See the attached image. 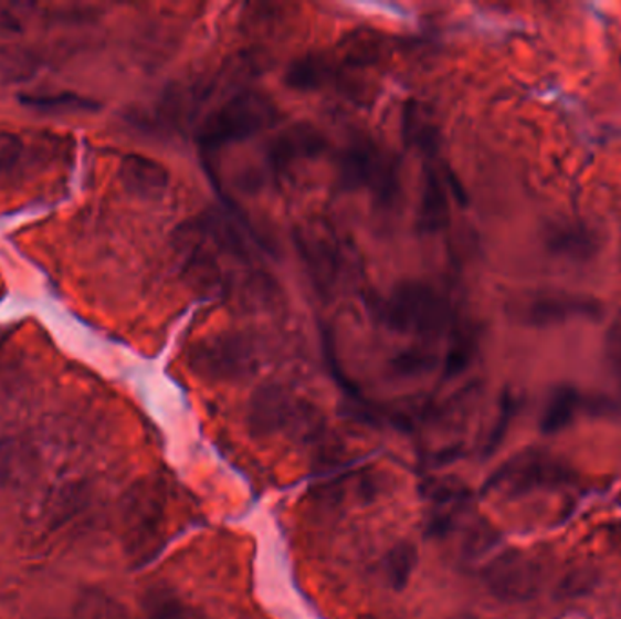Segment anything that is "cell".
Masks as SVG:
<instances>
[{"instance_id":"cell-9","label":"cell","mask_w":621,"mask_h":619,"mask_svg":"<svg viewBox=\"0 0 621 619\" xmlns=\"http://www.w3.org/2000/svg\"><path fill=\"white\" fill-rule=\"evenodd\" d=\"M166 502L162 489L151 483L138 487L129 502V548L138 564H146L162 548Z\"/></svg>"},{"instance_id":"cell-19","label":"cell","mask_w":621,"mask_h":619,"mask_svg":"<svg viewBox=\"0 0 621 619\" xmlns=\"http://www.w3.org/2000/svg\"><path fill=\"white\" fill-rule=\"evenodd\" d=\"M21 104L31 112L44 113V115H78V113L97 112L101 107L97 101L70 92L22 95Z\"/></svg>"},{"instance_id":"cell-12","label":"cell","mask_w":621,"mask_h":619,"mask_svg":"<svg viewBox=\"0 0 621 619\" xmlns=\"http://www.w3.org/2000/svg\"><path fill=\"white\" fill-rule=\"evenodd\" d=\"M422 493L431 503L428 520L429 534L439 538L448 536L456 525L460 514L469 507L471 491L459 480L442 478L423 483Z\"/></svg>"},{"instance_id":"cell-1","label":"cell","mask_w":621,"mask_h":619,"mask_svg":"<svg viewBox=\"0 0 621 619\" xmlns=\"http://www.w3.org/2000/svg\"><path fill=\"white\" fill-rule=\"evenodd\" d=\"M372 318L398 335L439 338L454 335L460 325L453 304L433 285L406 280L394 285L388 296L369 302Z\"/></svg>"},{"instance_id":"cell-18","label":"cell","mask_w":621,"mask_h":619,"mask_svg":"<svg viewBox=\"0 0 621 619\" xmlns=\"http://www.w3.org/2000/svg\"><path fill=\"white\" fill-rule=\"evenodd\" d=\"M580 407V392L575 387L558 386L552 389L540 418V431L547 437L566 431L575 420L576 411Z\"/></svg>"},{"instance_id":"cell-4","label":"cell","mask_w":621,"mask_h":619,"mask_svg":"<svg viewBox=\"0 0 621 619\" xmlns=\"http://www.w3.org/2000/svg\"><path fill=\"white\" fill-rule=\"evenodd\" d=\"M250 429L256 437H285L316 440L326 434V418L307 398L284 386H262L256 389L248 411Z\"/></svg>"},{"instance_id":"cell-29","label":"cell","mask_w":621,"mask_h":619,"mask_svg":"<svg viewBox=\"0 0 621 619\" xmlns=\"http://www.w3.org/2000/svg\"><path fill=\"white\" fill-rule=\"evenodd\" d=\"M453 619H482V618H478V616H474V615H459V616H454Z\"/></svg>"},{"instance_id":"cell-23","label":"cell","mask_w":621,"mask_h":619,"mask_svg":"<svg viewBox=\"0 0 621 619\" xmlns=\"http://www.w3.org/2000/svg\"><path fill=\"white\" fill-rule=\"evenodd\" d=\"M418 564V553L414 545L403 542L389 550L386 558V574H388L389 584L392 589L403 590L408 587L411 574Z\"/></svg>"},{"instance_id":"cell-6","label":"cell","mask_w":621,"mask_h":619,"mask_svg":"<svg viewBox=\"0 0 621 619\" xmlns=\"http://www.w3.org/2000/svg\"><path fill=\"white\" fill-rule=\"evenodd\" d=\"M327 149V137L322 129L309 123H296L284 127L265 144L260 164L240 177L242 191H259L270 178H281L291 169L320 157Z\"/></svg>"},{"instance_id":"cell-15","label":"cell","mask_w":621,"mask_h":619,"mask_svg":"<svg viewBox=\"0 0 621 619\" xmlns=\"http://www.w3.org/2000/svg\"><path fill=\"white\" fill-rule=\"evenodd\" d=\"M120 180L129 193L140 199H158L169 188V171L155 158L138 153L126 155L120 162Z\"/></svg>"},{"instance_id":"cell-21","label":"cell","mask_w":621,"mask_h":619,"mask_svg":"<svg viewBox=\"0 0 621 619\" xmlns=\"http://www.w3.org/2000/svg\"><path fill=\"white\" fill-rule=\"evenodd\" d=\"M440 366V356L429 347L414 346L398 350L388 361V369L394 378H418L433 373Z\"/></svg>"},{"instance_id":"cell-26","label":"cell","mask_w":621,"mask_h":619,"mask_svg":"<svg viewBox=\"0 0 621 619\" xmlns=\"http://www.w3.org/2000/svg\"><path fill=\"white\" fill-rule=\"evenodd\" d=\"M24 143L13 133L0 132V174H8L21 164Z\"/></svg>"},{"instance_id":"cell-11","label":"cell","mask_w":621,"mask_h":619,"mask_svg":"<svg viewBox=\"0 0 621 619\" xmlns=\"http://www.w3.org/2000/svg\"><path fill=\"white\" fill-rule=\"evenodd\" d=\"M603 313L600 300L572 293L536 296L522 307L519 318L533 327H552L570 321H596Z\"/></svg>"},{"instance_id":"cell-20","label":"cell","mask_w":621,"mask_h":619,"mask_svg":"<svg viewBox=\"0 0 621 619\" xmlns=\"http://www.w3.org/2000/svg\"><path fill=\"white\" fill-rule=\"evenodd\" d=\"M149 619H204L193 605L183 601L173 589L154 587L144 599Z\"/></svg>"},{"instance_id":"cell-10","label":"cell","mask_w":621,"mask_h":619,"mask_svg":"<svg viewBox=\"0 0 621 619\" xmlns=\"http://www.w3.org/2000/svg\"><path fill=\"white\" fill-rule=\"evenodd\" d=\"M482 578L494 598L525 601L540 589L541 567L518 548H507L485 565Z\"/></svg>"},{"instance_id":"cell-24","label":"cell","mask_w":621,"mask_h":619,"mask_svg":"<svg viewBox=\"0 0 621 619\" xmlns=\"http://www.w3.org/2000/svg\"><path fill=\"white\" fill-rule=\"evenodd\" d=\"M516 412V398L511 392H505L499 403L498 418L494 421L493 429H491L490 437L485 440L484 454L491 457L496 452L502 442H504L505 434L509 431L511 421Z\"/></svg>"},{"instance_id":"cell-30","label":"cell","mask_w":621,"mask_h":619,"mask_svg":"<svg viewBox=\"0 0 621 619\" xmlns=\"http://www.w3.org/2000/svg\"><path fill=\"white\" fill-rule=\"evenodd\" d=\"M357 619H378L377 616L372 615H360Z\"/></svg>"},{"instance_id":"cell-16","label":"cell","mask_w":621,"mask_h":619,"mask_svg":"<svg viewBox=\"0 0 621 619\" xmlns=\"http://www.w3.org/2000/svg\"><path fill=\"white\" fill-rule=\"evenodd\" d=\"M338 76V66L333 59L326 53H306V55L296 56L290 62V66L285 67L284 81L285 86L293 92L310 93L318 92L327 84H331Z\"/></svg>"},{"instance_id":"cell-25","label":"cell","mask_w":621,"mask_h":619,"mask_svg":"<svg viewBox=\"0 0 621 619\" xmlns=\"http://www.w3.org/2000/svg\"><path fill=\"white\" fill-rule=\"evenodd\" d=\"M498 539L496 531L491 527L490 523L478 522L469 528L467 536L464 539V553L469 558H476L487 553L493 547L494 542Z\"/></svg>"},{"instance_id":"cell-13","label":"cell","mask_w":621,"mask_h":619,"mask_svg":"<svg viewBox=\"0 0 621 619\" xmlns=\"http://www.w3.org/2000/svg\"><path fill=\"white\" fill-rule=\"evenodd\" d=\"M451 191L464 199L453 175H445L434 164H429L423 174L422 195L418 208V223L423 233L434 234L448 228L451 217V200H449Z\"/></svg>"},{"instance_id":"cell-8","label":"cell","mask_w":621,"mask_h":619,"mask_svg":"<svg viewBox=\"0 0 621 619\" xmlns=\"http://www.w3.org/2000/svg\"><path fill=\"white\" fill-rule=\"evenodd\" d=\"M296 251L315 290L331 296L346 274L347 254L340 237L326 222H309L295 231Z\"/></svg>"},{"instance_id":"cell-3","label":"cell","mask_w":621,"mask_h":619,"mask_svg":"<svg viewBox=\"0 0 621 619\" xmlns=\"http://www.w3.org/2000/svg\"><path fill=\"white\" fill-rule=\"evenodd\" d=\"M337 180L341 191H366L383 209L397 208L402 200V168L398 158L362 133L352 135L338 151Z\"/></svg>"},{"instance_id":"cell-7","label":"cell","mask_w":621,"mask_h":619,"mask_svg":"<svg viewBox=\"0 0 621 619\" xmlns=\"http://www.w3.org/2000/svg\"><path fill=\"white\" fill-rule=\"evenodd\" d=\"M188 364L191 371L208 380H242L259 369V350L244 333H217L194 342Z\"/></svg>"},{"instance_id":"cell-14","label":"cell","mask_w":621,"mask_h":619,"mask_svg":"<svg viewBox=\"0 0 621 619\" xmlns=\"http://www.w3.org/2000/svg\"><path fill=\"white\" fill-rule=\"evenodd\" d=\"M400 132L408 148L422 153L429 162L439 157L442 148L439 124L423 102L408 101L403 104Z\"/></svg>"},{"instance_id":"cell-5","label":"cell","mask_w":621,"mask_h":619,"mask_svg":"<svg viewBox=\"0 0 621 619\" xmlns=\"http://www.w3.org/2000/svg\"><path fill=\"white\" fill-rule=\"evenodd\" d=\"M575 472L560 458L544 449H524L502 463L484 483V494L505 497L525 496L540 489L566 485Z\"/></svg>"},{"instance_id":"cell-22","label":"cell","mask_w":621,"mask_h":619,"mask_svg":"<svg viewBox=\"0 0 621 619\" xmlns=\"http://www.w3.org/2000/svg\"><path fill=\"white\" fill-rule=\"evenodd\" d=\"M476 355V340L471 331L459 327L451 336V346L443 356V378L451 380L467 371Z\"/></svg>"},{"instance_id":"cell-27","label":"cell","mask_w":621,"mask_h":619,"mask_svg":"<svg viewBox=\"0 0 621 619\" xmlns=\"http://www.w3.org/2000/svg\"><path fill=\"white\" fill-rule=\"evenodd\" d=\"M607 358L612 369L621 375V316L607 333Z\"/></svg>"},{"instance_id":"cell-28","label":"cell","mask_w":621,"mask_h":619,"mask_svg":"<svg viewBox=\"0 0 621 619\" xmlns=\"http://www.w3.org/2000/svg\"><path fill=\"white\" fill-rule=\"evenodd\" d=\"M21 28L15 17L8 11H0V31H17Z\"/></svg>"},{"instance_id":"cell-17","label":"cell","mask_w":621,"mask_h":619,"mask_svg":"<svg viewBox=\"0 0 621 619\" xmlns=\"http://www.w3.org/2000/svg\"><path fill=\"white\" fill-rule=\"evenodd\" d=\"M550 253L570 262H587L600 251V242L592 229L581 223H561L550 228L545 237Z\"/></svg>"},{"instance_id":"cell-2","label":"cell","mask_w":621,"mask_h":619,"mask_svg":"<svg viewBox=\"0 0 621 619\" xmlns=\"http://www.w3.org/2000/svg\"><path fill=\"white\" fill-rule=\"evenodd\" d=\"M281 107L262 92L242 90L208 113L194 132V143L204 162L233 144L244 143L281 120Z\"/></svg>"}]
</instances>
